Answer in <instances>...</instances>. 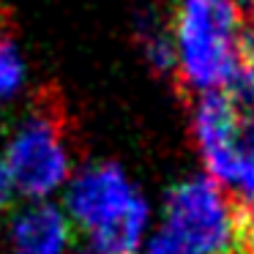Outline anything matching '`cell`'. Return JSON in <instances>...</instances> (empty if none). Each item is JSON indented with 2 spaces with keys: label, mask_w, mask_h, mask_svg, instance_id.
I'll return each instance as SVG.
<instances>
[{
  "label": "cell",
  "mask_w": 254,
  "mask_h": 254,
  "mask_svg": "<svg viewBox=\"0 0 254 254\" xmlns=\"http://www.w3.org/2000/svg\"><path fill=\"white\" fill-rule=\"evenodd\" d=\"M241 63L254 68V25H243L241 33Z\"/></svg>",
  "instance_id": "11"
},
{
  "label": "cell",
  "mask_w": 254,
  "mask_h": 254,
  "mask_svg": "<svg viewBox=\"0 0 254 254\" xmlns=\"http://www.w3.org/2000/svg\"><path fill=\"white\" fill-rule=\"evenodd\" d=\"M14 194H17V186H14V178L8 172L6 161L0 159V213H6L14 202Z\"/></svg>",
  "instance_id": "10"
},
{
  "label": "cell",
  "mask_w": 254,
  "mask_h": 254,
  "mask_svg": "<svg viewBox=\"0 0 254 254\" xmlns=\"http://www.w3.org/2000/svg\"><path fill=\"white\" fill-rule=\"evenodd\" d=\"M164 230L197 254H243L241 213L205 175L183 178L167 191Z\"/></svg>",
  "instance_id": "3"
},
{
  "label": "cell",
  "mask_w": 254,
  "mask_h": 254,
  "mask_svg": "<svg viewBox=\"0 0 254 254\" xmlns=\"http://www.w3.org/2000/svg\"><path fill=\"white\" fill-rule=\"evenodd\" d=\"M88 254H99V252H88Z\"/></svg>",
  "instance_id": "13"
},
{
  "label": "cell",
  "mask_w": 254,
  "mask_h": 254,
  "mask_svg": "<svg viewBox=\"0 0 254 254\" xmlns=\"http://www.w3.org/2000/svg\"><path fill=\"white\" fill-rule=\"evenodd\" d=\"M63 210L90 238V252L134 254L148 243L150 202L115 161H93L74 172L66 183Z\"/></svg>",
  "instance_id": "1"
},
{
  "label": "cell",
  "mask_w": 254,
  "mask_h": 254,
  "mask_svg": "<svg viewBox=\"0 0 254 254\" xmlns=\"http://www.w3.org/2000/svg\"><path fill=\"white\" fill-rule=\"evenodd\" d=\"M235 6L241 8L243 14H252L254 17V0H235Z\"/></svg>",
  "instance_id": "12"
},
{
  "label": "cell",
  "mask_w": 254,
  "mask_h": 254,
  "mask_svg": "<svg viewBox=\"0 0 254 254\" xmlns=\"http://www.w3.org/2000/svg\"><path fill=\"white\" fill-rule=\"evenodd\" d=\"M235 107H238V131H241V139L249 150H254V99L235 101Z\"/></svg>",
  "instance_id": "9"
},
{
  "label": "cell",
  "mask_w": 254,
  "mask_h": 254,
  "mask_svg": "<svg viewBox=\"0 0 254 254\" xmlns=\"http://www.w3.org/2000/svg\"><path fill=\"white\" fill-rule=\"evenodd\" d=\"M139 41H142V55L148 66L159 74L175 71V44H172L170 28H164L156 19L139 22Z\"/></svg>",
  "instance_id": "7"
},
{
  "label": "cell",
  "mask_w": 254,
  "mask_h": 254,
  "mask_svg": "<svg viewBox=\"0 0 254 254\" xmlns=\"http://www.w3.org/2000/svg\"><path fill=\"white\" fill-rule=\"evenodd\" d=\"M243 25L235 0H175V71L191 93L227 90L241 68Z\"/></svg>",
  "instance_id": "2"
},
{
  "label": "cell",
  "mask_w": 254,
  "mask_h": 254,
  "mask_svg": "<svg viewBox=\"0 0 254 254\" xmlns=\"http://www.w3.org/2000/svg\"><path fill=\"white\" fill-rule=\"evenodd\" d=\"M145 254H197V252H191L186 243H181L175 235H170L167 230H159L156 235L148 238V243H145Z\"/></svg>",
  "instance_id": "8"
},
{
  "label": "cell",
  "mask_w": 254,
  "mask_h": 254,
  "mask_svg": "<svg viewBox=\"0 0 254 254\" xmlns=\"http://www.w3.org/2000/svg\"><path fill=\"white\" fill-rule=\"evenodd\" d=\"M71 241V221L66 210L52 202H30L8 221L11 254H68Z\"/></svg>",
  "instance_id": "5"
},
{
  "label": "cell",
  "mask_w": 254,
  "mask_h": 254,
  "mask_svg": "<svg viewBox=\"0 0 254 254\" xmlns=\"http://www.w3.org/2000/svg\"><path fill=\"white\" fill-rule=\"evenodd\" d=\"M3 161L17 191L33 202H47V197L66 189L74 161L61 115L52 107H33L14 126Z\"/></svg>",
  "instance_id": "4"
},
{
  "label": "cell",
  "mask_w": 254,
  "mask_h": 254,
  "mask_svg": "<svg viewBox=\"0 0 254 254\" xmlns=\"http://www.w3.org/2000/svg\"><path fill=\"white\" fill-rule=\"evenodd\" d=\"M28 85V61L19 44L0 30V104L17 99Z\"/></svg>",
  "instance_id": "6"
}]
</instances>
